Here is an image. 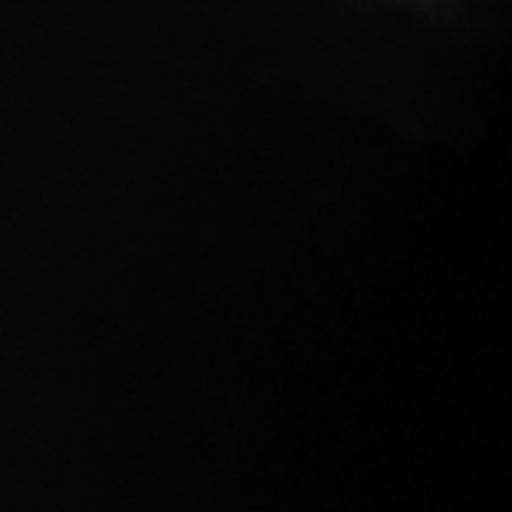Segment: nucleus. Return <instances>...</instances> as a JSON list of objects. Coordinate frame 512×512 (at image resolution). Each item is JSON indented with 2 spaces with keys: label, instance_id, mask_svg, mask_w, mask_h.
Masks as SVG:
<instances>
[]
</instances>
